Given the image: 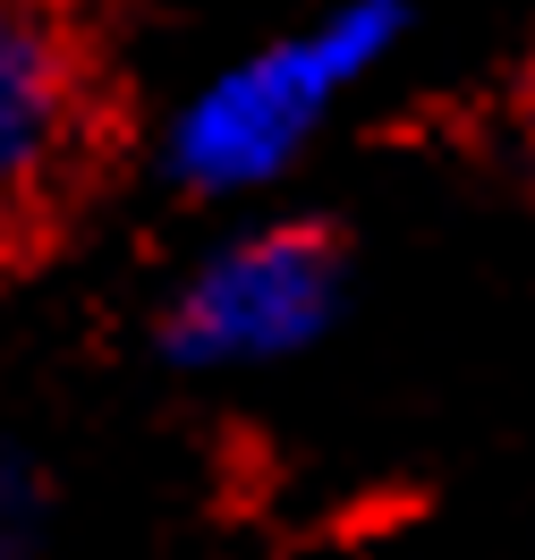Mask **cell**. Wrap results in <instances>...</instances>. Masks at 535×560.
I'll return each instance as SVG.
<instances>
[{
	"label": "cell",
	"instance_id": "7a4b0ae2",
	"mask_svg": "<svg viewBox=\"0 0 535 560\" xmlns=\"http://www.w3.org/2000/svg\"><path fill=\"white\" fill-rule=\"evenodd\" d=\"M357 230L315 205H247L144 306V357L171 383H239L323 357L357 315Z\"/></svg>",
	"mask_w": 535,
	"mask_h": 560
},
{
	"label": "cell",
	"instance_id": "3957f363",
	"mask_svg": "<svg viewBox=\"0 0 535 560\" xmlns=\"http://www.w3.org/2000/svg\"><path fill=\"white\" fill-rule=\"evenodd\" d=\"M119 60L85 0H0V272H26L103 196Z\"/></svg>",
	"mask_w": 535,
	"mask_h": 560
},
{
	"label": "cell",
	"instance_id": "6da1fadb",
	"mask_svg": "<svg viewBox=\"0 0 535 560\" xmlns=\"http://www.w3.org/2000/svg\"><path fill=\"white\" fill-rule=\"evenodd\" d=\"M408 43L417 0H315L306 18L213 60L144 128V178L187 212L272 205Z\"/></svg>",
	"mask_w": 535,
	"mask_h": 560
},
{
	"label": "cell",
	"instance_id": "277c9868",
	"mask_svg": "<svg viewBox=\"0 0 535 560\" xmlns=\"http://www.w3.org/2000/svg\"><path fill=\"white\" fill-rule=\"evenodd\" d=\"M60 535H69L60 467L26 433H0V560H60Z\"/></svg>",
	"mask_w": 535,
	"mask_h": 560
}]
</instances>
